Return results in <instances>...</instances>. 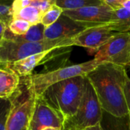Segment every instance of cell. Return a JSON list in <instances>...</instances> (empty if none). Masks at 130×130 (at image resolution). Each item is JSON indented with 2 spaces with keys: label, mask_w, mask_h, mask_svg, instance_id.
I'll return each instance as SVG.
<instances>
[{
  "label": "cell",
  "mask_w": 130,
  "mask_h": 130,
  "mask_svg": "<svg viewBox=\"0 0 130 130\" xmlns=\"http://www.w3.org/2000/svg\"><path fill=\"white\" fill-rule=\"evenodd\" d=\"M1 3H6V2H2V1H0V4ZM8 4H10V3H8Z\"/></svg>",
  "instance_id": "32"
},
{
  "label": "cell",
  "mask_w": 130,
  "mask_h": 130,
  "mask_svg": "<svg viewBox=\"0 0 130 130\" xmlns=\"http://www.w3.org/2000/svg\"><path fill=\"white\" fill-rule=\"evenodd\" d=\"M103 112L95 90L86 77L85 91L78 110L64 123L62 130H85L94 126L101 123Z\"/></svg>",
  "instance_id": "5"
},
{
  "label": "cell",
  "mask_w": 130,
  "mask_h": 130,
  "mask_svg": "<svg viewBox=\"0 0 130 130\" xmlns=\"http://www.w3.org/2000/svg\"><path fill=\"white\" fill-rule=\"evenodd\" d=\"M124 96H125V100H126V103L127 105L129 113H130V79L129 77H126V81H125Z\"/></svg>",
  "instance_id": "24"
},
{
  "label": "cell",
  "mask_w": 130,
  "mask_h": 130,
  "mask_svg": "<svg viewBox=\"0 0 130 130\" xmlns=\"http://www.w3.org/2000/svg\"><path fill=\"white\" fill-rule=\"evenodd\" d=\"M8 27L2 22L0 21V41L3 39L4 38V34L5 32V30Z\"/></svg>",
  "instance_id": "26"
},
{
  "label": "cell",
  "mask_w": 130,
  "mask_h": 130,
  "mask_svg": "<svg viewBox=\"0 0 130 130\" xmlns=\"http://www.w3.org/2000/svg\"><path fill=\"white\" fill-rule=\"evenodd\" d=\"M71 48L72 47L40 52L27 57L20 61L6 64L5 67L17 74L20 77H26L31 75L32 71L36 67L42 64L44 61H49L50 59L56 56H61L65 54H69L71 51Z\"/></svg>",
  "instance_id": "11"
},
{
  "label": "cell",
  "mask_w": 130,
  "mask_h": 130,
  "mask_svg": "<svg viewBox=\"0 0 130 130\" xmlns=\"http://www.w3.org/2000/svg\"><path fill=\"white\" fill-rule=\"evenodd\" d=\"M0 1H2V2H6V3H10V4H11V3L13 2L14 0H0Z\"/></svg>",
  "instance_id": "29"
},
{
  "label": "cell",
  "mask_w": 130,
  "mask_h": 130,
  "mask_svg": "<svg viewBox=\"0 0 130 130\" xmlns=\"http://www.w3.org/2000/svg\"><path fill=\"white\" fill-rule=\"evenodd\" d=\"M42 130H59V129H55V128H45V129H43Z\"/></svg>",
  "instance_id": "30"
},
{
  "label": "cell",
  "mask_w": 130,
  "mask_h": 130,
  "mask_svg": "<svg viewBox=\"0 0 130 130\" xmlns=\"http://www.w3.org/2000/svg\"><path fill=\"white\" fill-rule=\"evenodd\" d=\"M35 102L36 98L29 93L27 99L22 102L14 103L11 100L5 130H29Z\"/></svg>",
  "instance_id": "10"
},
{
  "label": "cell",
  "mask_w": 130,
  "mask_h": 130,
  "mask_svg": "<svg viewBox=\"0 0 130 130\" xmlns=\"http://www.w3.org/2000/svg\"><path fill=\"white\" fill-rule=\"evenodd\" d=\"M44 31L45 27L41 23L31 25L27 33L23 35H14L7 28L3 38L17 42H38L45 39Z\"/></svg>",
  "instance_id": "14"
},
{
  "label": "cell",
  "mask_w": 130,
  "mask_h": 130,
  "mask_svg": "<svg viewBox=\"0 0 130 130\" xmlns=\"http://www.w3.org/2000/svg\"><path fill=\"white\" fill-rule=\"evenodd\" d=\"M43 12L37 8L27 6L12 11L13 19H22L29 22L31 25L40 23Z\"/></svg>",
  "instance_id": "17"
},
{
  "label": "cell",
  "mask_w": 130,
  "mask_h": 130,
  "mask_svg": "<svg viewBox=\"0 0 130 130\" xmlns=\"http://www.w3.org/2000/svg\"><path fill=\"white\" fill-rule=\"evenodd\" d=\"M114 32L130 31V11L124 7L113 10L111 21L108 24Z\"/></svg>",
  "instance_id": "15"
},
{
  "label": "cell",
  "mask_w": 130,
  "mask_h": 130,
  "mask_svg": "<svg viewBox=\"0 0 130 130\" xmlns=\"http://www.w3.org/2000/svg\"><path fill=\"white\" fill-rule=\"evenodd\" d=\"M129 130H130V113H129Z\"/></svg>",
  "instance_id": "31"
},
{
  "label": "cell",
  "mask_w": 130,
  "mask_h": 130,
  "mask_svg": "<svg viewBox=\"0 0 130 130\" xmlns=\"http://www.w3.org/2000/svg\"><path fill=\"white\" fill-rule=\"evenodd\" d=\"M62 13L75 21L96 26L109 24L111 21L113 10L107 5L103 4L76 10H66Z\"/></svg>",
  "instance_id": "9"
},
{
  "label": "cell",
  "mask_w": 130,
  "mask_h": 130,
  "mask_svg": "<svg viewBox=\"0 0 130 130\" xmlns=\"http://www.w3.org/2000/svg\"><path fill=\"white\" fill-rule=\"evenodd\" d=\"M89 27L92 26L75 21L62 13L55 23L45 28L44 38L48 40L66 38L72 39L82 31Z\"/></svg>",
  "instance_id": "12"
},
{
  "label": "cell",
  "mask_w": 130,
  "mask_h": 130,
  "mask_svg": "<svg viewBox=\"0 0 130 130\" xmlns=\"http://www.w3.org/2000/svg\"><path fill=\"white\" fill-rule=\"evenodd\" d=\"M85 130H104V129H103V128L101 127V123H99V124H98V125H96V126H94L89 127V128L86 129Z\"/></svg>",
  "instance_id": "27"
},
{
  "label": "cell",
  "mask_w": 130,
  "mask_h": 130,
  "mask_svg": "<svg viewBox=\"0 0 130 130\" xmlns=\"http://www.w3.org/2000/svg\"><path fill=\"white\" fill-rule=\"evenodd\" d=\"M20 77L8 69L0 68V99H10L18 90Z\"/></svg>",
  "instance_id": "13"
},
{
  "label": "cell",
  "mask_w": 130,
  "mask_h": 130,
  "mask_svg": "<svg viewBox=\"0 0 130 130\" xmlns=\"http://www.w3.org/2000/svg\"><path fill=\"white\" fill-rule=\"evenodd\" d=\"M101 126L104 130H129V116L116 117L104 111Z\"/></svg>",
  "instance_id": "16"
},
{
  "label": "cell",
  "mask_w": 130,
  "mask_h": 130,
  "mask_svg": "<svg viewBox=\"0 0 130 130\" xmlns=\"http://www.w3.org/2000/svg\"><path fill=\"white\" fill-rule=\"evenodd\" d=\"M53 4L54 0H29V6L37 8L43 13L46 11Z\"/></svg>",
  "instance_id": "23"
},
{
  "label": "cell",
  "mask_w": 130,
  "mask_h": 130,
  "mask_svg": "<svg viewBox=\"0 0 130 130\" xmlns=\"http://www.w3.org/2000/svg\"><path fill=\"white\" fill-rule=\"evenodd\" d=\"M126 1V0H103V2L106 5L110 6L113 10L122 8Z\"/></svg>",
  "instance_id": "25"
},
{
  "label": "cell",
  "mask_w": 130,
  "mask_h": 130,
  "mask_svg": "<svg viewBox=\"0 0 130 130\" xmlns=\"http://www.w3.org/2000/svg\"><path fill=\"white\" fill-rule=\"evenodd\" d=\"M11 107V99H0V130H5L6 122Z\"/></svg>",
  "instance_id": "21"
},
{
  "label": "cell",
  "mask_w": 130,
  "mask_h": 130,
  "mask_svg": "<svg viewBox=\"0 0 130 130\" xmlns=\"http://www.w3.org/2000/svg\"><path fill=\"white\" fill-rule=\"evenodd\" d=\"M101 64V63L94 58L82 64H73L45 73L30 75L25 77L27 91L35 98H38L53 84L70 78L86 76Z\"/></svg>",
  "instance_id": "3"
},
{
  "label": "cell",
  "mask_w": 130,
  "mask_h": 130,
  "mask_svg": "<svg viewBox=\"0 0 130 130\" xmlns=\"http://www.w3.org/2000/svg\"><path fill=\"white\" fill-rule=\"evenodd\" d=\"M62 12L63 10L54 3L43 14L40 19V23L45 28L49 27L59 19Z\"/></svg>",
  "instance_id": "19"
},
{
  "label": "cell",
  "mask_w": 130,
  "mask_h": 130,
  "mask_svg": "<svg viewBox=\"0 0 130 130\" xmlns=\"http://www.w3.org/2000/svg\"><path fill=\"white\" fill-rule=\"evenodd\" d=\"M64 122L63 118L40 97L36 98L29 130H42L45 128L62 130Z\"/></svg>",
  "instance_id": "8"
},
{
  "label": "cell",
  "mask_w": 130,
  "mask_h": 130,
  "mask_svg": "<svg viewBox=\"0 0 130 130\" xmlns=\"http://www.w3.org/2000/svg\"><path fill=\"white\" fill-rule=\"evenodd\" d=\"M128 77L126 67L102 63L86 75L98 96L103 111L116 117L129 115L124 96Z\"/></svg>",
  "instance_id": "1"
},
{
  "label": "cell",
  "mask_w": 130,
  "mask_h": 130,
  "mask_svg": "<svg viewBox=\"0 0 130 130\" xmlns=\"http://www.w3.org/2000/svg\"><path fill=\"white\" fill-rule=\"evenodd\" d=\"M94 59L100 63L119 66H129L130 32H117L95 54Z\"/></svg>",
  "instance_id": "6"
},
{
  "label": "cell",
  "mask_w": 130,
  "mask_h": 130,
  "mask_svg": "<svg viewBox=\"0 0 130 130\" xmlns=\"http://www.w3.org/2000/svg\"><path fill=\"white\" fill-rule=\"evenodd\" d=\"M54 3L63 11L76 10L85 7L105 4L103 0H54Z\"/></svg>",
  "instance_id": "18"
},
{
  "label": "cell",
  "mask_w": 130,
  "mask_h": 130,
  "mask_svg": "<svg viewBox=\"0 0 130 130\" xmlns=\"http://www.w3.org/2000/svg\"><path fill=\"white\" fill-rule=\"evenodd\" d=\"M123 7L126 8V9H128V10H129L130 11V0H126V1L124 2Z\"/></svg>",
  "instance_id": "28"
},
{
  "label": "cell",
  "mask_w": 130,
  "mask_h": 130,
  "mask_svg": "<svg viewBox=\"0 0 130 130\" xmlns=\"http://www.w3.org/2000/svg\"><path fill=\"white\" fill-rule=\"evenodd\" d=\"M72 46L70 38L44 39L38 42H17L3 38L0 41V64L5 66L40 52Z\"/></svg>",
  "instance_id": "4"
},
{
  "label": "cell",
  "mask_w": 130,
  "mask_h": 130,
  "mask_svg": "<svg viewBox=\"0 0 130 130\" xmlns=\"http://www.w3.org/2000/svg\"><path fill=\"white\" fill-rule=\"evenodd\" d=\"M129 66H130V62H129Z\"/></svg>",
  "instance_id": "33"
},
{
  "label": "cell",
  "mask_w": 130,
  "mask_h": 130,
  "mask_svg": "<svg viewBox=\"0 0 130 130\" xmlns=\"http://www.w3.org/2000/svg\"><path fill=\"white\" fill-rule=\"evenodd\" d=\"M129 32H130V31H129Z\"/></svg>",
  "instance_id": "34"
},
{
  "label": "cell",
  "mask_w": 130,
  "mask_h": 130,
  "mask_svg": "<svg viewBox=\"0 0 130 130\" xmlns=\"http://www.w3.org/2000/svg\"><path fill=\"white\" fill-rule=\"evenodd\" d=\"M115 33L108 24L89 27L72 38L73 46L83 47L96 54Z\"/></svg>",
  "instance_id": "7"
},
{
  "label": "cell",
  "mask_w": 130,
  "mask_h": 130,
  "mask_svg": "<svg viewBox=\"0 0 130 130\" xmlns=\"http://www.w3.org/2000/svg\"><path fill=\"white\" fill-rule=\"evenodd\" d=\"M31 25L22 19H13L8 25V30L14 35H23L29 30Z\"/></svg>",
  "instance_id": "20"
},
{
  "label": "cell",
  "mask_w": 130,
  "mask_h": 130,
  "mask_svg": "<svg viewBox=\"0 0 130 130\" xmlns=\"http://www.w3.org/2000/svg\"><path fill=\"white\" fill-rule=\"evenodd\" d=\"M13 20L11 4L1 3L0 4V21H2L7 27Z\"/></svg>",
  "instance_id": "22"
},
{
  "label": "cell",
  "mask_w": 130,
  "mask_h": 130,
  "mask_svg": "<svg viewBox=\"0 0 130 130\" xmlns=\"http://www.w3.org/2000/svg\"><path fill=\"white\" fill-rule=\"evenodd\" d=\"M85 76H79L56 83L48 87L40 97L66 122L78 110L85 91Z\"/></svg>",
  "instance_id": "2"
}]
</instances>
